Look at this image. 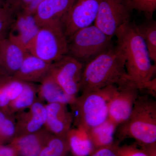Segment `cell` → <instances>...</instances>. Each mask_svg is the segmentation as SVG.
Listing matches in <instances>:
<instances>
[{
  "label": "cell",
  "mask_w": 156,
  "mask_h": 156,
  "mask_svg": "<svg viewBox=\"0 0 156 156\" xmlns=\"http://www.w3.org/2000/svg\"><path fill=\"white\" fill-rule=\"evenodd\" d=\"M126 56L122 47L112 44L84 66L80 91L85 93L111 85L118 88L132 83L126 73Z\"/></svg>",
  "instance_id": "1"
},
{
  "label": "cell",
  "mask_w": 156,
  "mask_h": 156,
  "mask_svg": "<svg viewBox=\"0 0 156 156\" xmlns=\"http://www.w3.org/2000/svg\"><path fill=\"white\" fill-rule=\"evenodd\" d=\"M117 44L122 48L126 56V69L129 80L135 84L153 79L156 65L152 63L144 40L140 36L136 24L125 23L115 34Z\"/></svg>",
  "instance_id": "2"
},
{
  "label": "cell",
  "mask_w": 156,
  "mask_h": 156,
  "mask_svg": "<svg viewBox=\"0 0 156 156\" xmlns=\"http://www.w3.org/2000/svg\"><path fill=\"white\" fill-rule=\"evenodd\" d=\"M119 142L135 140L138 146L156 142V101L147 95H139L130 116L117 127Z\"/></svg>",
  "instance_id": "3"
},
{
  "label": "cell",
  "mask_w": 156,
  "mask_h": 156,
  "mask_svg": "<svg viewBox=\"0 0 156 156\" xmlns=\"http://www.w3.org/2000/svg\"><path fill=\"white\" fill-rule=\"evenodd\" d=\"M115 85L85 93L76 98L70 105L73 117V124L87 131L99 126L108 119L110 100L116 92Z\"/></svg>",
  "instance_id": "4"
},
{
  "label": "cell",
  "mask_w": 156,
  "mask_h": 156,
  "mask_svg": "<svg viewBox=\"0 0 156 156\" xmlns=\"http://www.w3.org/2000/svg\"><path fill=\"white\" fill-rule=\"evenodd\" d=\"M112 38L95 25L80 29L67 39V54L85 65L112 44Z\"/></svg>",
  "instance_id": "5"
},
{
  "label": "cell",
  "mask_w": 156,
  "mask_h": 156,
  "mask_svg": "<svg viewBox=\"0 0 156 156\" xmlns=\"http://www.w3.org/2000/svg\"><path fill=\"white\" fill-rule=\"evenodd\" d=\"M27 52L53 64L67 55L68 41L62 22L41 27Z\"/></svg>",
  "instance_id": "6"
},
{
  "label": "cell",
  "mask_w": 156,
  "mask_h": 156,
  "mask_svg": "<svg viewBox=\"0 0 156 156\" xmlns=\"http://www.w3.org/2000/svg\"><path fill=\"white\" fill-rule=\"evenodd\" d=\"M131 0H100L95 25L112 37L125 23L131 22Z\"/></svg>",
  "instance_id": "7"
},
{
  "label": "cell",
  "mask_w": 156,
  "mask_h": 156,
  "mask_svg": "<svg viewBox=\"0 0 156 156\" xmlns=\"http://www.w3.org/2000/svg\"><path fill=\"white\" fill-rule=\"evenodd\" d=\"M84 66L67 54L52 64L50 74L66 94L76 97L80 91Z\"/></svg>",
  "instance_id": "8"
},
{
  "label": "cell",
  "mask_w": 156,
  "mask_h": 156,
  "mask_svg": "<svg viewBox=\"0 0 156 156\" xmlns=\"http://www.w3.org/2000/svg\"><path fill=\"white\" fill-rule=\"evenodd\" d=\"M99 4L100 0H76L63 22L67 39L76 31L95 22Z\"/></svg>",
  "instance_id": "9"
},
{
  "label": "cell",
  "mask_w": 156,
  "mask_h": 156,
  "mask_svg": "<svg viewBox=\"0 0 156 156\" xmlns=\"http://www.w3.org/2000/svg\"><path fill=\"white\" fill-rule=\"evenodd\" d=\"M139 91L134 83L118 88L108 103V119L118 126L127 121L139 96Z\"/></svg>",
  "instance_id": "10"
},
{
  "label": "cell",
  "mask_w": 156,
  "mask_h": 156,
  "mask_svg": "<svg viewBox=\"0 0 156 156\" xmlns=\"http://www.w3.org/2000/svg\"><path fill=\"white\" fill-rule=\"evenodd\" d=\"M40 27L34 14L18 11L15 14L7 38L27 52Z\"/></svg>",
  "instance_id": "11"
},
{
  "label": "cell",
  "mask_w": 156,
  "mask_h": 156,
  "mask_svg": "<svg viewBox=\"0 0 156 156\" xmlns=\"http://www.w3.org/2000/svg\"><path fill=\"white\" fill-rule=\"evenodd\" d=\"M28 109L15 115V136L35 133L44 128L47 119L46 104L37 98Z\"/></svg>",
  "instance_id": "12"
},
{
  "label": "cell",
  "mask_w": 156,
  "mask_h": 156,
  "mask_svg": "<svg viewBox=\"0 0 156 156\" xmlns=\"http://www.w3.org/2000/svg\"><path fill=\"white\" fill-rule=\"evenodd\" d=\"M76 0H42L34 14L40 27L56 22H63Z\"/></svg>",
  "instance_id": "13"
},
{
  "label": "cell",
  "mask_w": 156,
  "mask_h": 156,
  "mask_svg": "<svg viewBox=\"0 0 156 156\" xmlns=\"http://www.w3.org/2000/svg\"><path fill=\"white\" fill-rule=\"evenodd\" d=\"M67 105L59 103L46 104L47 119L44 128L53 135L66 137L72 128L73 115Z\"/></svg>",
  "instance_id": "14"
},
{
  "label": "cell",
  "mask_w": 156,
  "mask_h": 156,
  "mask_svg": "<svg viewBox=\"0 0 156 156\" xmlns=\"http://www.w3.org/2000/svg\"><path fill=\"white\" fill-rule=\"evenodd\" d=\"M52 64L28 52L14 78L25 83H40L50 74Z\"/></svg>",
  "instance_id": "15"
},
{
  "label": "cell",
  "mask_w": 156,
  "mask_h": 156,
  "mask_svg": "<svg viewBox=\"0 0 156 156\" xmlns=\"http://www.w3.org/2000/svg\"><path fill=\"white\" fill-rule=\"evenodd\" d=\"M46 128L31 134L16 136L9 145L21 156H39L40 153L51 136Z\"/></svg>",
  "instance_id": "16"
},
{
  "label": "cell",
  "mask_w": 156,
  "mask_h": 156,
  "mask_svg": "<svg viewBox=\"0 0 156 156\" xmlns=\"http://www.w3.org/2000/svg\"><path fill=\"white\" fill-rule=\"evenodd\" d=\"M27 52L6 38L0 41V73L14 76Z\"/></svg>",
  "instance_id": "17"
},
{
  "label": "cell",
  "mask_w": 156,
  "mask_h": 156,
  "mask_svg": "<svg viewBox=\"0 0 156 156\" xmlns=\"http://www.w3.org/2000/svg\"><path fill=\"white\" fill-rule=\"evenodd\" d=\"M40 83L38 86V98L42 101H46L47 104L63 103L70 105L74 102L77 97L66 94L50 73Z\"/></svg>",
  "instance_id": "18"
},
{
  "label": "cell",
  "mask_w": 156,
  "mask_h": 156,
  "mask_svg": "<svg viewBox=\"0 0 156 156\" xmlns=\"http://www.w3.org/2000/svg\"><path fill=\"white\" fill-rule=\"evenodd\" d=\"M66 138L70 151L73 156H90L94 151V146L89 133L84 128H71Z\"/></svg>",
  "instance_id": "19"
},
{
  "label": "cell",
  "mask_w": 156,
  "mask_h": 156,
  "mask_svg": "<svg viewBox=\"0 0 156 156\" xmlns=\"http://www.w3.org/2000/svg\"><path fill=\"white\" fill-rule=\"evenodd\" d=\"M24 85L13 76L0 73V109L11 114L9 105L21 93Z\"/></svg>",
  "instance_id": "20"
},
{
  "label": "cell",
  "mask_w": 156,
  "mask_h": 156,
  "mask_svg": "<svg viewBox=\"0 0 156 156\" xmlns=\"http://www.w3.org/2000/svg\"><path fill=\"white\" fill-rule=\"evenodd\" d=\"M118 126L108 119L105 122L88 131L94 147L99 148L111 145L114 143V134Z\"/></svg>",
  "instance_id": "21"
},
{
  "label": "cell",
  "mask_w": 156,
  "mask_h": 156,
  "mask_svg": "<svg viewBox=\"0 0 156 156\" xmlns=\"http://www.w3.org/2000/svg\"><path fill=\"white\" fill-rule=\"evenodd\" d=\"M38 86L33 83H24L22 92L9 105V111L14 115L28 109L37 100Z\"/></svg>",
  "instance_id": "22"
},
{
  "label": "cell",
  "mask_w": 156,
  "mask_h": 156,
  "mask_svg": "<svg viewBox=\"0 0 156 156\" xmlns=\"http://www.w3.org/2000/svg\"><path fill=\"white\" fill-rule=\"evenodd\" d=\"M137 30L144 40L151 60L156 62V23L150 20L136 25Z\"/></svg>",
  "instance_id": "23"
},
{
  "label": "cell",
  "mask_w": 156,
  "mask_h": 156,
  "mask_svg": "<svg viewBox=\"0 0 156 156\" xmlns=\"http://www.w3.org/2000/svg\"><path fill=\"white\" fill-rule=\"evenodd\" d=\"M69 152L66 137L52 134L39 156H69Z\"/></svg>",
  "instance_id": "24"
},
{
  "label": "cell",
  "mask_w": 156,
  "mask_h": 156,
  "mask_svg": "<svg viewBox=\"0 0 156 156\" xmlns=\"http://www.w3.org/2000/svg\"><path fill=\"white\" fill-rule=\"evenodd\" d=\"M16 125L15 115H10L0 123V133L3 142L11 141L16 136Z\"/></svg>",
  "instance_id": "25"
},
{
  "label": "cell",
  "mask_w": 156,
  "mask_h": 156,
  "mask_svg": "<svg viewBox=\"0 0 156 156\" xmlns=\"http://www.w3.org/2000/svg\"><path fill=\"white\" fill-rule=\"evenodd\" d=\"M134 9L151 17L156 9V0H131Z\"/></svg>",
  "instance_id": "26"
},
{
  "label": "cell",
  "mask_w": 156,
  "mask_h": 156,
  "mask_svg": "<svg viewBox=\"0 0 156 156\" xmlns=\"http://www.w3.org/2000/svg\"><path fill=\"white\" fill-rule=\"evenodd\" d=\"M119 156H147L146 154L138 147L136 143L119 145L118 147Z\"/></svg>",
  "instance_id": "27"
},
{
  "label": "cell",
  "mask_w": 156,
  "mask_h": 156,
  "mask_svg": "<svg viewBox=\"0 0 156 156\" xmlns=\"http://www.w3.org/2000/svg\"><path fill=\"white\" fill-rule=\"evenodd\" d=\"M119 142H114L111 145L95 150L90 156H119L118 152Z\"/></svg>",
  "instance_id": "28"
},
{
  "label": "cell",
  "mask_w": 156,
  "mask_h": 156,
  "mask_svg": "<svg viewBox=\"0 0 156 156\" xmlns=\"http://www.w3.org/2000/svg\"><path fill=\"white\" fill-rule=\"evenodd\" d=\"M42 1V0H20V8L18 11H23L26 13L34 14Z\"/></svg>",
  "instance_id": "29"
},
{
  "label": "cell",
  "mask_w": 156,
  "mask_h": 156,
  "mask_svg": "<svg viewBox=\"0 0 156 156\" xmlns=\"http://www.w3.org/2000/svg\"><path fill=\"white\" fill-rule=\"evenodd\" d=\"M16 14V13H15ZM15 15L0 19V37L7 38L11 24L14 21Z\"/></svg>",
  "instance_id": "30"
},
{
  "label": "cell",
  "mask_w": 156,
  "mask_h": 156,
  "mask_svg": "<svg viewBox=\"0 0 156 156\" xmlns=\"http://www.w3.org/2000/svg\"><path fill=\"white\" fill-rule=\"evenodd\" d=\"M15 150L10 145L0 144V156H17Z\"/></svg>",
  "instance_id": "31"
},
{
  "label": "cell",
  "mask_w": 156,
  "mask_h": 156,
  "mask_svg": "<svg viewBox=\"0 0 156 156\" xmlns=\"http://www.w3.org/2000/svg\"><path fill=\"white\" fill-rule=\"evenodd\" d=\"M139 147L147 156H156V142L140 146Z\"/></svg>",
  "instance_id": "32"
},
{
  "label": "cell",
  "mask_w": 156,
  "mask_h": 156,
  "mask_svg": "<svg viewBox=\"0 0 156 156\" xmlns=\"http://www.w3.org/2000/svg\"><path fill=\"white\" fill-rule=\"evenodd\" d=\"M16 12L9 6H0V19L15 15Z\"/></svg>",
  "instance_id": "33"
},
{
  "label": "cell",
  "mask_w": 156,
  "mask_h": 156,
  "mask_svg": "<svg viewBox=\"0 0 156 156\" xmlns=\"http://www.w3.org/2000/svg\"><path fill=\"white\" fill-rule=\"evenodd\" d=\"M7 5L12 9L17 12L19 11L20 0H5Z\"/></svg>",
  "instance_id": "34"
},
{
  "label": "cell",
  "mask_w": 156,
  "mask_h": 156,
  "mask_svg": "<svg viewBox=\"0 0 156 156\" xmlns=\"http://www.w3.org/2000/svg\"><path fill=\"white\" fill-rule=\"evenodd\" d=\"M9 6L7 5L5 0H0V6Z\"/></svg>",
  "instance_id": "35"
},
{
  "label": "cell",
  "mask_w": 156,
  "mask_h": 156,
  "mask_svg": "<svg viewBox=\"0 0 156 156\" xmlns=\"http://www.w3.org/2000/svg\"><path fill=\"white\" fill-rule=\"evenodd\" d=\"M3 143L2 139V136H1V133H0V144H2Z\"/></svg>",
  "instance_id": "36"
},
{
  "label": "cell",
  "mask_w": 156,
  "mask_h": 156,
  "mask_svg": "<svg viewBox=\"0 0 156 156\" xmlns=\"http://www.w3.org/2000/svg\"><path fill=\"white\" fill-rule=\"evenodd\" d=\"M5 38H4L1 37H0V41H1V40H3V39H4Z\"/></svg>",
  "instance_id": "37"
}]
</instances>
